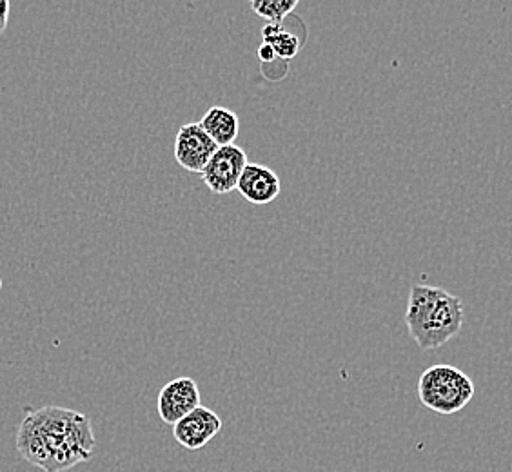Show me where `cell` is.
Listing matches in <instances>:
<instances>
[{
  "mask_svg": "<svg viewBox=\"0 0 512 472\" xmlns=\"http://www.w3.org/2000/svg\"><path fill=\"white\" fill-rule=\"evenodd\" d=\"M20 456L42 471L62 472L88 462L95 434L88 416L48 405L28 414L17 433Z\"/></svg>",
  "mask_w": 512,
  "mask_h": 472,
  "instance_id": "obj_1",
  "label": "cell"
},
{
  "mask_svg": "<svg viewBox=\"0 0 512 472\" xmlns=\"http://www.w3.org/2000/svg\"><path fill=\"white\" fill-rule=\"evenodd\" d=\"M405 324L420 349H440L462 331V300L442 287L414 284Z\"/></svg>",
  "mask_w": 512,
  "mask_h": 472,
  "instance_id": "obj_2",
  "label": "cell"
},
{
  "mask_svg": "<svg viewBox=\"0 0 512 472\" xmlns=\"http://www.w3.org/2000/svg\"><path fill=\"white\" fill-rule=\"evenodd\" d=\"M418 396L433 413H460L474 398L473 380L454 365L436 364L420 376Z\"/></svg>",
  "mask_w": 512,
  "mask_h": 472,
  "instance_id": "obj_3",
  "label": "cell"
},
{
  "mask_svg": "<svg viewBox=\"0 0 512 472\" xmlns=\"http://www.w3.org/2000/svg\"><path fill=\"white\" fill-rule=\"evenodd\" d=\"M249 162L246 151L240 146H222L209 158L206 168L200 173L202 182L215 195H227L237 189V182Z\"/></svg>",
  "mask_w": 512,
  "mask_h": 472,
  "instance_id": "obj_4",
  "label": "cell"
},
{
  "mask_svg": "<svg viewBox=\"0 0 512 472\" xmlns=\"http://www.w3.org/2000/svg\"><path fill=\"white\" fill-rule=\"evenodd\" d=\"M217 149V144L207 137L206 131L200 128L198 122H191L178 129L175 137V160L180 168L189 173L200 175Z\"/></svg>",
  "mask_w": 512,
  "mask_h": 472,
  "instance_id": "obj_5",
  "label": "cell"
},
{
  "mask_svg": "<svg viewBox=\"0 0 512 472\" xmlns=\"http://www.w3.org/2000/svg\"><path fill=\"white\" fill-rule=\"evenodd\" d=\"M200 404V389L189 376H180L164 385L158 393L157 411L160 420L175 425L178 420L195 411Z\"/></svg>",
  "mask_w": 512,
  "mask_h": 472,
  "instance_id": "obj_6",
  "label": "cell"
},
{
  "mask_svg": "<svg viewBox=\"0 0 512 472\" xmlns=\"http://www.w3.org/2000/svg\"><path fill=\"white\" fill-rule=\"evenodd\" d=\"M222 431V420L215 411L198 405L195 411L173 425V436L184 449L200 451Z\"/></svg>",
  "mask_w": 512,
  "mask_h": 472,
  "instance_id": "obj_7",
  "label": "cell"
},
{
  "mask_svg": "<svg viewBox=\"0 0 512 472\" xmlns=\"http://www.w3.org/2000/svg\"><path fill=\"white\" fill-rule=\"evenodd\" d=\"M237 191L249 204L266 206L280 195V178L267 166L247 162L246 168L238 178Z\"/></svg>",
  "mask_w": 512,
  "mask_h": 472,
  "instance_id": "obj_8",
  "label": "cell"
},
{
  "mask_svg": "<svg viewBox=\"0 0 512 472\" xmlns=\"http://www.w3.org/2000/svg\"><path fill=\"white\" fill-rule=\"evenodd\" d=\"M200 128L206 131L207 137L211 138L218 148L231 146L237 142L240 133V120L237 113L222 106H213L206 111V115L198 122Z\"/></svg>",
  "mask_w": 512,
  "mask_h": 472,
  "instance_id": "obj_9",
  "label": "cell"
},
{
  "mask_svg": "<svg viewBox=\"0 0 512 472\" xmlns=\"http://www.w3.org/2000/svg\"><path fill=\"white\" fill-rule=\"evenodd\" d=\"M262 39H264V44H269L273 48L278 59H295L298 51H300V42L293 33L284 30L282 24H269L267 22L266 26L262 28Z\"/></svg>",
  "mask_w": 512,
  "mask_h": 472,
  "instance_id": "obj_10",
  "label": "cell"
},
{
  "mask_svg": "<svg viewBox=\"0 0 512 472\" xmlns=\"http://www.w3.org/2000/svg\"><path fill=\"white\" fill-rule=\"evenodd\" d=\"M296 0H253L251 10L269 24H282L291 11H295Z\"/></svg>",
  "mask_w": 512,
  "mask_h": 472,
  "instance_id": "obj_11",
  "label": "cell"
},
{
  "mask_svg": "<svg viewBox=\"0 0 512 472\" xmlns=\"http://www.w3.org/2000/svg\"><path fill=\"white\" fill-rule=\"evenodd\" d=\"M11 4L10 0H0V35L8 28V20H10Z\"/></svg>",
  "mask_w": 512,
  "mask_h": 472,
  "instance_id": "obj_12",
  "label": "cell"
},
{
  "mask_svg": "<svg viewBox=\"0 0 512 472\" xmlns=\"http://www.w3.org/2000/svg\"><path fill=\"white\" fill-rule=\"evenodd\" d=\"M258 59L269 64V62H273V60L276 59L275 51H273V48H271L269 44H264V42H262V44H260V48H258Z\"/></svg>",
  "mask_w": 512,
  "mask_h": 472,
  "instance_id": "obj_13",
  "label": "cell"
},
{
  "mask_svg": "<svg viewBox=\"0 0 512 472\" xmlns=\"http://www.w3.org/2000/svg\"><path fill=\"white\" fill-rule=\"evenodd\" d=\"M0 291H2V278H0Z\"/></svg>",
  "mask_w": 512,
  "mask_h": 472,
  "instance_id": "obj_14",
  "label": "cell"
}]
</instances>
